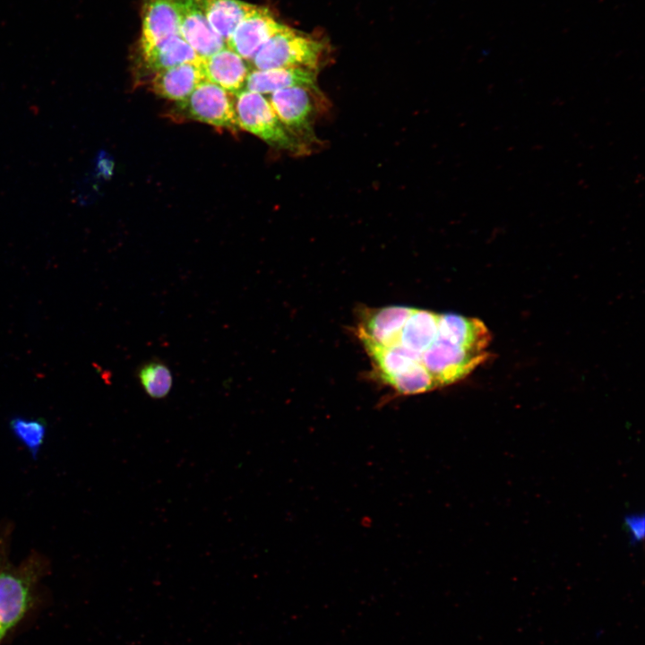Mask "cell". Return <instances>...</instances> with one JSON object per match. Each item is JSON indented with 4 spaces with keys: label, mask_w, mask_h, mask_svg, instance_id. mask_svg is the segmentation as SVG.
<instances>
[{
    "label": "cell",
    "mask_w": 645,
    "mask_h": 645,
    "mask_svg": "<svg viewBox=\"0 0 645 645\" xmlns=\"http://www.w3.org/2000/svg\"><path fill=\"white\" fill-rule=\"evenodd\" d=\"M11 532L8 524L0 527V626L6 632L25 616L36 586L49 567L48 560L37 552L13 565L8 557Z\"/></svg>",
    "instance_id": "obj_1"
},
{
    "label": "cell",
    "mask_w": 645,
    "mask_h": 645,
    "mask_svg": "<svg viewBox=\"0 0 645 645\" xmlns=\"http://www.w3.org/2000/svg\"><path fill=\"white\" fill-rule=\"evenodd\" d=\"M234 107L238 128L292 155L308 152L309 148L288 131L263 95L243 89L236 93Z\"/></svg>",
    "instance_id": "obj_2"
},
{
    "label": "cell",
    "mask_w": 645,
    "mask_h": 645,
    "mask_svg": "<svg viewBox=\"0 0 645 645\" xmlns=\"http://www.w3.org/2000/svg\"><path fill=\"white\" fill-rule=\"evenodd\" d=\"M326 45L312 36L284 25L256 53L254 70L299 67L318 71Z\"/></svg>",
    "instance_id": "obj_3"
},
{
    "label": "cell",
    "mask_w": 645,
    "mask_h": 645,
    "mask_svg": "<svg viewBox=\"0 0 645 645\" xmlns=\"http://www.w3.org/2000/svg\"><path fill=\"white\" fill-rule=\"evenodd\" d=\"M230 92L206 80L184 100L176 102L174 116L231 131L238 129Z\"/></svg>",
    "instance_id": "obj_4"
},
{
    "label": "cell",
    "mask_w": 645,
    "mask_h": 645,
    "mask_svg": "<svg viewBox=\"0 0 645 645\" xmlns=\"http://www.w3.org/2000/svg\"><path fill=\"white\" fill-rule=\"evenodd\" d=\"M488 358L487 352H475L453 344L438 334L421 357V365L432 376L436 388L465 378Z\"/></svg>",
    "instance_id": "obj_5"
},
{
    "label": "cell",
    "mask_w": 645,
    "mask_h": 645,
    "mask_svg": "<svg viewBox=\"0 0 645 645\" xmlns=\"http://www.w3.org/2000/svg\"><path fill=\"white\" fill-rule=\"evenodd\" d=\"M316 91L302 86L289 87L272 92L269 101L288 131L307 147L317 142L312 96Z\"/></svg>",
    "instance_id": "obj_6"
},
{
    "label": "cell",
    "mask_w": 645,
    "mask_h": 645,
    "mask_svg": "<svg viewBox=\"0 0 645 645\" xmlns=\"http://www.w3.org/2000/svg\"><path fill=\"white\" fill-rule=\"evenodd\" d=\"M181 37L200 58L217 53L226 42L211 27L199 0H175Z\"/></svg>",
    "instance_id": "obj_7"
},
{
    "label": "cell",
    "mask_w": 645,
    "mask_h": 645,
    "mask_svg": "<svg viewBox=\"0 0 645 645\" xmlns=\"http://www.w3.org/2000/svg\"><path fill=\"white\" fill-rule=\"evenodd\" d=\"M439 315L431 311L411 308L401 328L382 348H396L421 365L423 354L436 338Z\"/></svg>",
    "instance_id": "obj_8"
},
{
    "label": "cell",
    "mask_w": 645,
    "mask_h": 645,
    "mask_svg": "<svg viewBox=\"0 0 645 645\" xmlns=\"http://www.w3.org/2000/svg\"><path fill=\"white\" fill-rule=\"evenodd\" d=\"M283 26L268 8L256 5L237 26L226 45L250 64L267 40Z\"/></svg>",
    "instance_id": "obj_9"
},
{
    "label": "cell",
    "mask_w": 645,
    "mask_h": 645,
    "mask_svg": "<svg viewBox=\"0 0 645 645\" xmlns=\"http://www.w3.org/2000/svg\"><path fill=\"white\" fill-rule=\"evenodd\" d=\"M141 54L180 35L175 0H142Z\"/></svg>",
    "instance_id": "obj_10"
},
{
    "label": "cell",
    "mask_w": 645,
    "mask_h": 645,
    "mask_svg": "<svg viewBox=\"0 0 645 645\" xmlns=\"http://www.w3.org/2000/svg\"><path fill=\"white\" fill-rule=\"evenodd\" d=\"M199 64L204 80L234 94L245 88L251 71L248 63L227 46L211 56L200 58Z\"/></svg>",
    "instance_id": "obj_11"
},
{
    "label": "cell",
    "mask_w": 645,
    "mask_h": 645,
    "mask_svg": "<svg viewBox=\"0 0 645 645\" xmlns=\"http://www.w3.org/2000/svg\"><path fill=\"white\" fill-rule=\"evenodd\" d=\"M199 60L156 72L150 81V90L168 100L179 102L185 99L204 81Z\"/></svg>",
    "instance_id": "obj_12"
},
{
    "label": "cell",
    "mask_w": 645,
    "mask_h": 645,
    "mask_svg": "<svg viewBox=\"0 0 645 645\" xmlns=\"http://www.w3.org/2000/svg\"><path fill=\"white\" fill-rule=\"evenodd\" d=\"M316 79L317 71L305 68L253 69L247 75L244 89L262 95L294 86L318 90Z\"/></svg>",
    "instance_id": "obj_13"
},
{
    "label": "cell",
    "mask_w": 645,
    "mask_h": 645,
    "mask_svg": "<svg viewBox=\"0 0 645 645\" xmlns=\"http://www.w3.org/2000/svg\"><path fill=\"white\" fill-rule=\"evenodd\" d=\"M438 334L453 344L475 352H486L491 336L478 319L454 314L439 315Z\"/></svg>",
    "instance_id": "obj_14"
},
{
    "label": "cell",
    "mask_w": 645,
    "mask_h": 645,
    "mask_svg": "<svg viewBox=\"0 0 645 645\" xmlns=\"http://www.w3.org/2000/svg\"><path fill=\"white\" fill-rule=\"evenodd\" d=\"M212 30L227 43L256 5L241 0H199Z\"/></svg>",
    "instance_id": "obj_15"
},
{
    "label": "cell",
    "mask_w": 645,
    "mask_h": 645,
    "mask_svg": "<svg viewBox=\"0 0 645 645\" xmlns=\"http://www.w3.org/2000/svg\"><path fill=\"white\" fill-rule=\"evenodd\" d=\"M142 58L145 67L155 73L177 64L195 62L200 57L181 35H177L142 53Z\"/></svg>",
    "instance_id": "obj_16"
},
{
    "label": "cell",
    "mask_w": 645,
    "mask_h": 645,
    "mask_svg": "<svg viewBox=\"0 0 645 645\" xmlns=\"http://www.w3.org/2000/svg\"><path fill=\"white\" fill-rule=\"evenodd\" d=\"M136 377L144 392L151 399H164L171 391V370L159 359H151L142 364L136 370Z\"/></svg>",
    "instance_id": "obj_17"
},
{
    "label": "cell",
    "mask_w": 645,
    "mask_h": 645,
    "mask_svg": "<svg viewBox=\"0 0 645 645\" xmlns=\"http://www.w3.org/2000/svg\"><path fill=\"white\" fill-rule=\"evenodd\" d=\"M13 437L30 452L35 460L44 443L47 423L42 418L13 417L9 422Z\"/></svg>",
    "instance_id": "obj_18"
},
{
    "label": "cell",
    "mask_w": 645,
    "mask_h": 645,
    "mask_svg": "<svg viewBox=\"0 0 645 645\" xmlns=\"http://www.w3.org/2000/svg\"><path fill=\"white\" fill-rule=\"evenodd\" d=\"M625 526L632 542H639L644 536V517L632 514L625 518Z\"/></svg>",
    "instance_id": "obj_19"
},
{
    "label": "cell",
    "mask_w": 645,
    "mask_h": 645,
    "mask_svg": "<svg viewBox=\"0 0 645 645\" xmlns=\"http://www.w3.org/2000/svg\"><path fill=\"white\" fill-rule=\"evenodd\" d=\"M7 632L0 626V643Z\"/></svg>",
    "instance_id": "obj_20"
}]
</instances>
